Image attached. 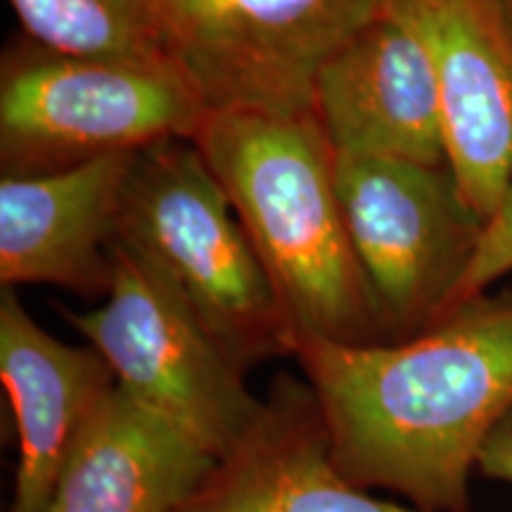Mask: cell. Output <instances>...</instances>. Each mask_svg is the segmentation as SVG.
Masks as SVG:
<instances>
[{"label": "cell", "instance_id": "obj_1", "mask_svg": "<svg viewBox=\"0 0 512 512\" xmlns=\"http://www.w3.org/2000/svg\"><path fill=\"white\" fill-rule=\"evenodd\" d=\"M339 470L422 512H470L479 453L512 408V287L418 335L377 344L294 337Z\"/></svg>", "mask_w": 512, "mask_h": 512}, {"label": "cell", "instance_id": "obj_2", "mask_svg": "<svg viewBox=\"0 0 512 512\" xmlns=\"http://www.w3.org/2000/svg\"><path fill=\"white\" fill-rule=\"evenodd\" d=\"M192 143L238 214L292 339L389 342L344 226L335 155L316 119L216 112Z\"/></svg>", "mask_w": 512, "mask_h": 512}, {"label": "cell", "instance_id": "obj_3", "mask_svg": "<svg viewBox=\"0 0 512 512\" xmlns=\"http://www.w3.org/2000/svg\"><path fill=\"white\" fill-rule=\"evenodd\" d=\"M114 245L155 268L240 366L290 356L283 306L192 140H162L138 152Z\"/></svg>", "mask_w": 512, "mask_h": 512}, {"label": "cell", "instance_id": "obj_4", "mask_svg": "<svg viewBox=\"0 0 512 512\" xmlns=\"http://www.w3.org/2000/svg\"><path fill=\"white\" fill-rule=\"evenodd\" d=\"M204 117L197 95L162 57L64 55L31 38L3 55V174H50L162 140H192Z\"/></svg>", "mask_w": 512, "mask_h": 512}, {"label": "cell", "instance_id": "obj_5", "mask_svg": "<svg viewBox=\"0 0 512 512\" xmlns=\"http://www.w3.org/2000/svg\"><path fill=\"white\" fill-rule=\"evenodd\" d=\"M387 0H143L150 48L207 114L313 117L325 60Z\"/></svg>", "mask_w": 512, "mask_h": 512}, {"label": "cell", "instance_id": "obj_6", "mask_svg": "<svg viewBox=\"0 0 512 512\" xmlns=\"http://www.w3.org/2000/svg\"><path fill=\"white\" fill-rule=\"evenodd\" d=\"M105 304L64 318L112 368L124 389L216 460L245 437L264 399L188 302L138 256L114 245Z\"/></svg>", "mask_w": 512, "mask_h": 512}, {"label": "cell", "instance_id": "obj_7", "mask_svg": "<svg viewBox=\"0 0 512 512\" xmlns=\"http://www.w3.org/2000/svg\"><path fill=\"white\" fill-rule=\"evenodd\" d=\"M335 188L389 342L444 318L484 228L448 166L335 155Z\"/></svg>", "mask_w": 512, "mask_h": 512}, {"label": "cell", "instance_id": "obj_8", "mask_svg": "<svg viewBox=\"0 0 512 512\" xmlns=\"http://www.w3.org/2000/svg\"><path fill=\"white\" fill-rule=\"evenodd\" d=\"M418 27L437 74L446 166L486 223L512 185V27L496 0H387Z\"/></svg>", "mask_w": 512, "mask_h": 512}, {"label": "cell", "instance_id": "obj_9", "mask_svg": "<svg viewBox=\"0 0 512 512\" xmlns=\"http://www.w3.org/2000/svg\"><path fill=\"white\" fill-rule=\"evenodd\" d=\"M313 119L337 157L446 164L432 53L411 19L387 3L320 67Z\"/></svg>", "mask_w": 512, "mask_h": 512}, {"label": "cell", "instance_id": "obj_10", "mask_svg": "<svg viewBox=\"0 0 512 512\" xmlns=\"http://www.w3.org/2000/svg\"><path fill=\"white\" fill-rule=\"evenodd\" d=\"M138 152L50 174L0 178V285H57L105 297L121 200Z\"/></svg>", "mask_w": 512, "mask_h": 512}, {"label": "cell", "instance_id": "obj_11", "mask_svg": "<svg viewBox=\"0 0 512 512\" xmlns=\"http://www.w3.org/2000/svg\"><path fill=\"white\" fill-rule=\"evenodd\" d=\"M178 512H422L382 501L332 456L320 403L304 377L280 373L254 425L216 460Z\"/></svg>", "mask_w": 512, "mask_h": 512}, {"label": "cell", "instance_id": "obj_12", "mask_svg": "<svg viewBox=\"0 0 512 512\" xmlns=\"http://www.w3.org/2000/svg\"><path fill=\"white\" fill-rule=\"evenodd\" d=\"M0 380L19 444L10 512H50L88 422L117 387L107 361L41 328L15 290L0 294Z\"/></svg>", "mask_w": 512, "mask_h": 512}, {"label": "cell", "instance_id": "obj_13", "mask_svg": "<svg viewBox=\"0 0 512 512\" xmlns=\"http://www.w3.org/2000/svg\"><path fill=\"white\" fill-rule=\"evenodd\" d=\"M216 458L114 387L88 422L50 512H178Z\"/></svg>", "mask_w": 512, "mask_h": 512}, {"label": "cell", "instance_id": "obj_14", "mask_svg": "<svg viewBox=\"0 0 512 512\" xmlns=\"http://www.w3.org/2000/svg\"><path fill=\"white\" fill-rule=\"evenodd\" d=\"M24 36L64 55L143 60L150 48L143 0H10Z\"/></svg>", "mask_w": 512, "mask_h": 512}, {"label": "cell", "instance_id": "obj_15", "mask_svg": "<svg viewBox=\"0 0 512 512\" xmlns=\"http://www.w3.org/2000/svg\"><path fill=\"white\" fill-rule=\"evenodd\" d=\"M512 273V185L503 195L494 214L489 216L479 235L477 249L472 254L470 266L453 294L451 309L470 302L479 294L489 292L491 285Z\"/></svg>", "mask_w": 512, "mask_h": 512}, {"label": "cell", "instance_id": "obj_16", "mask_svg": "<svg viewBox=\"0 0 512 512\" xmlns=\"http://www.w3.org/2000/svg\"><path fill=\"white\" fill-rule=\"evenodd\" d=\"M477 472L489 479L512 484V408L482 446Z\"/></svg>", "mask_w": 512, "mask_h": 512}, {"label": "cell", "instance_id": "obj_17", "mask_svg": "<svg viewBox=\"0 0 512 512\" xmlns=\"http://www.w3.org/2000/svg\"><path fill=\"white\" fill-rule=\"evenodd\" d=\"M496 5H498V8H501L503 17L508 19V24L512 27V0H496Z\"/></svg>", "mask_w": 512, "mask_h": 512}]
</instances>
